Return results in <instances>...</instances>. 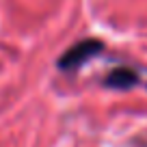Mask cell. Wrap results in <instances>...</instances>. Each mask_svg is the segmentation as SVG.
<instances>
[{
    "instance_id": "2",
    "label": "cell",
    "mask_w": 147,
    "mask_h": 147,
    "mask_svg": "<svg viewBox=\"0 0 147 147\" xmlns=\"http://www.w3.org/2000/svg\"><path fill=\"white\" fill-rule=\"evenodd\" d=\"M102 84L106 89H119V91H125V89H132L138 84V74L130 67H115L110 69L102 78Z\"/></svg>"
},
{
    "instance_id": "1",
    "label": "cell",
    "mask_w": 147,
    "mask_h": 147,
    "mask_svg": "<svg viewBox=\"0 0 147 147\" xmlns=\"http://www.w3.org/2000/svg\"><path fill=\"white\" fill-rule=\"evenodd\" d=\"M104 48H106L104 41L89 37V39H82V41L74 43V46L59 59L56 65H59L61 71H76V69H80L84 63H89L91 59L100 56L102 52H104Z\"/></svg>"
}]
</instances>
